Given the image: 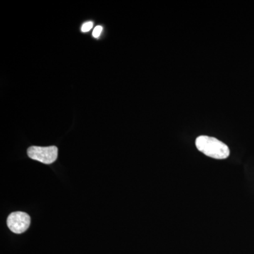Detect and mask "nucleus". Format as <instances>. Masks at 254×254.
Wrapping results in <instances>:
<instances>
[{"label": "nucleus", "mask_w": 254, "mask_h": 254, "mask_svg": "<svg viewBox=\"0 0 254 254\" xmlns=\"http://www.w3.org/2000/svg\"><path fill=\"white\" fill-rule=\"evenodd\" d=\"M28 157L44 164L54 163L58 158V149L56 146H31L27 150Z\"/></svg>", "instance_id": "nucleus-2"}, {"label": "nucleus", "mask_w": 254, "mask_h": 254, "mask_svg": "<svg viewBox=\"0 0 254 254\" xmlns=\"http://www.w3.org/2000/svg\"><path fill=\"white\" fill-rule=\"evenodd\" d=\"M102 31H103V27L101 26H96L93 30V36L95 38H98L101 34Z\"/></svg>", "instance_id": "nucleus-5"}, {"label": "nucleus", "mask_w": 254, "mask_h": 254, "mask_svg": "<svg viewBox=\"0 0 254 254\" xmlns=\"http://www.w3.org/2000/svg\"><path fill=\"white\" fill-rule=\"evenodd\" d=\"M195 145L199 151L210 158L222 160L230 155L228 146L213 137L198 136L195 140Z\"/></svg>", "instance_id": "nucleus-1"}, {"label": "nucleus", "mask_w": 254, "mask_h": 254, "mask_svg": "<svg viewBox=\"0 0 254 254\" xmlns=\"http://www.w3.org/2000/svg\"><path fill=\"white\" fill-rule=\"evenodd\" d=\"M93 26V23L92 21H88V22L83 23L81 26V32H83V33H86V32H88L90 30L92 29Z\"/></svg>", "instance_id": "nucleus-4"}, {"label": "nucleus", "mask_w": 254, "mask_h": 254, "mask_svg": "<svg viewBox=\"0 0 254 254\" xmlns=\"http://www.w3.org/2000/svg\"><path fill=\"white\" fill-rule=\"evenodd\" d=\"M7 226L15 234H21L26 232L31 225V218L24 212H14L7 218Z\"/></svg>", "instance_id": "nucleus-3"}]
</instances>
